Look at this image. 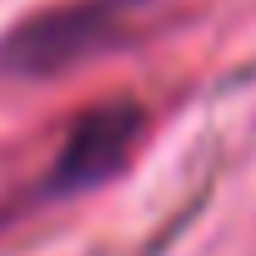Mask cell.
Returning a JSON list of instances; mask_svg holds the SVG:
<instances>
[{"instance_id": "obj_1", "label": "cell", "mask_w": 256, "mask_h": 256, "mask_svg": "<svg viewBox=\"0 0 256 256\" xmlns=\"http://www.w3.org/2000/svg\"><path fill=\"white\" fill-rule=\"evenodd\" d=\"M141 6L146 0H70V6L40 10V16L20 20L6 36V46H0V70L46 80V76L106 50Z\"/></svg>"}, {"instance_id": "obj_2", "label": "cell", "mask_w": 256, "mask_h": 256, "mask_svg": "<svg viewBox=\"0 0 256 256\" xmlns=\"http://www.w3.org/2000/svg\"><path fill=\"white\" fill-rule=\"evenodd\" d=\"M146 131V110L136 100H106V106H90L56 151V166L46 176V191L56 196H80L100 181H110L126 156H131V146L141 141Z\"/></svg>"}]
</instances>
